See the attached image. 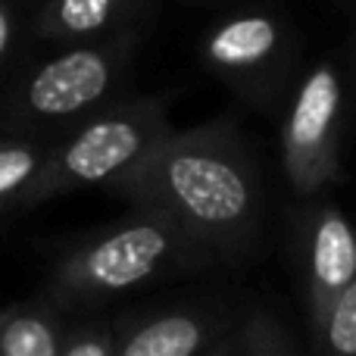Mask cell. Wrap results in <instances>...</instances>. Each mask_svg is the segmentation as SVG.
<instances>
[{
	"label": "cell",
	"instance_id": "3",
	"mask_svg": "<svg viewBox=\"0 0 356 356\" xmlns=\"http://www.w3.org/2000/svg\"><path fill=\"white\" fill-rule=\"evenodd\" d=\"M169 129L163 97H138L88 113L72 135L44 154L38 172L16 197V207H38L79 188H110Z\"/></svg>",
	"mask_w": 356,
	"mask_h": 356
},
{
	"label": "cell",
	"instance_id": "10",
	"mask_svg": "<svg viewBox=\"0 0 356 356\" xmlns=\"http://www.w3.org/2000/svg\"><path fill=\"white\" fill-rule=\"evenodd\" d=\"M63 319L54 303L0 313V356H60Z\"/></svg>",
	"mask_w": 356,
	"mask_h": 356
},
{
	"label": "cell",
	"instance_id": "5",
	"mask_svg": "<svg viewBox=\"0 0 356 356\" xmlns=\"http://www.w3.org/2000/svg\"><path fill=\"white\" fill-rule=\"evenodd\" d=\"M344 79L334 63L303 75L282 122V166L300 197H316L344 178Z\"/></svg>",
	"mask_w": 356,
	"mask_h": 356
},
{
	"label": "cell",
	"instance_id": "2",
	"mask_svg": "<svg viewBox=\"0 0 356 356\" xmlns=\"http://www.w3.org/2000/svg\"><path fill=\"white\" fill-rule=\"evenodd\" d=\"M213 263V253L156 209L131 207L122 222L91 234L54 266L47 300L56 309H88L156 278Z\"/></svg>",
	"mask_w": 356,
	"mask_h": 356
},
{
	"label": "cell",
	"instance_id": "4",
	"mask_svg": "<svg viewBox=\"0 0 356 356\" xmlns=\"http://www.w3.org/2000/svg\"><path fill=\"white\" fill-rule=\"evenodd\" d=\"M135 29L75 41L60 56L41 63L19 91V116L35 125H60L100 110L113 97L135 54Z\"/></svg>",
	"mask_w": 356,
	"mask_h": 356
},
{
	"label": "cell",
	"instance_id": "11",
	"mask_svg": "<svg viewBox=\"0 0 356 356\" xmlns=\"http://www.w3.org/2000/svg\"><path fill=\"white\" fill-rule=\"evenodd\" d=\"M294 350L297 344L288 325L272 309H250L225 325L207 356H288Z\"/></svg>",
	"mask_w": 356,
	"mask_h": 356
},
{
	"label": "cell",
	"instance_id": "1",
	"mask_svg": "<svg viewBox=\"0 0 356 356\" xmlns=\"http://www.w3.org/2000/svg\"><path fill=\"white\" fill-rule=\"evenodd\" d=\"M106 191L172 219L213 259L244 257L266 209L257 160L232 119L169 129Z\"/></svg>",
	"mask_w": 356,
	"mask_h": 356
},
{
	"label": "cell",
	"instance_id": "15",
	"mask_svg": "<svg viewBox=\"0 0 356 356\" xmlns=\"http://www.w3.org/2000/svg\"><path fill=\"white\" fill-rule=\"evenodd\" d=\"M10 41H13V13H10V6L0 3V60L6 56Z\"/></svg>",
	"mask_w": 356,
	"mask_h": 356
},
{
	"label": "cell",
	"instance_id": "8",
	"mask_svg": "<svg viewBox=\"0 0 356 356\" xmlns=\"http://www.w3.org/2000/svg\"><path fill=\"white\" fill-rule=\"evenodd\" d=\"M228 322L213 309L175 307L125 313L113 319L116 356H197L209 353Z\"/></svg>",
	"mask_w": 356,
	"mask_h": 356
},
{
	"label": "cell",
	"instance_id": "16",
	"mask_svg": "<svg viewBox=\"0 0 356 356\" xmlns=\"http://www.w3.org/2000/svg\"><path fill=\"white\" fill-rule=\"evenodd\" d=\"M350 79H353V97H356V31H353V50H350Z\"/></svg>",
	"mask_w": 356,
	"mask_h": 356
},
{
	"label": "cell",
	"instance_id": "13",
	"mask_svg": "<svg viewBox=\"0 0 356 356\" xmlns=\"http://www.w3.org/2000/svg\"><path fill=\"white\" fill-rule=\"evenodd\" d=\"M316 347L325 353L356 356V275L338 294V300H334L319 338H316Z\"/></svg>",
	"mask_w": 356,
	"mask_h": 356
},
{
	"label": "cell",
	"instance_id": "7",
	"mask_svg": "<svg viewBox=\"0 0 356 356\" xmlns=\"http://www.w3.org/2000/svg\"><path fill=\"white\" fill-rule=\"evenodd\" d=\"M356 275V228L338 203H313L300 225V278L309 338H319L338 294Z\"/></svg>",
	"mask_w": 356,
	"mask_h": 356
},
{
	"label": "cell",
	"instance_id": "12",
	"mask_svg": "<svg viewBox=\"0 0 356 356\" xmlns=\"http://www.w3.org/2000/svg\"><path fill=\"white\" fill-rule=\"evenodd\" d=\"M44 154H47V150L31 141L0 144V207L16 203L22 188L31 181V175L38 172Z\"/></svg>",
	"mask_w": 356,
	"mask_h": 356
},
{
	"label": "cell",
	"instance_id": "9",
	"mask_svg": "<svg viewBox=\"0 0 356 356\" xmlns=\"http://www.w3.org/2000/svg\"><path fill=\"white\" fill-rule=\"evenodd\" d=\"M129 6L131 0H47L38 16V31L50 41H91L122 25Z\"/></svg>",
	"mask_w": 356,
	"mask_h": 356
},
{
	"label": "cell",
	"instance_id": "14",
	"mask_svg": "<svg viewBox=\"0 0 356 356\" xmlns=\"http://www.w3.org/2000/svg\"><path fill=\"white\" fill-rule=\"evenodd\" d=\"M60 356H116L113 319H91L63 328Z\"/></svg>",
	"mask_w": 356,
	"mask_h": 356
},
{
	"label": "cell",
	"instance_id": "6",
	"mask_svg": "<svg viewBox=\"0 0 356 356\" xmlns=\"http://www.w3.org/2000/svg\"><path fill=\"white\" fill-rule=\"evenodd\" d=\"M200 56L244 100L269 104L294 60V31L272 10H244L209 25Z\"/></svg>",
	"mask_w": 356,
	"mask_h": 356
}]
</instances>
